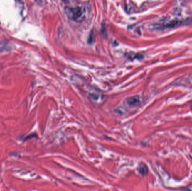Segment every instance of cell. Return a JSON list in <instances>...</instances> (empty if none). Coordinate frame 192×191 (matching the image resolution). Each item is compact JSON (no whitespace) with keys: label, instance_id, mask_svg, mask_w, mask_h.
Returning <instances> with one entry per match:
<instances>
[{"label":"cell","instance_id":"obj_2","mask_svg":"<svg viewBox=\"0 0 192 191\" xmlns=\"http://www.w3.org/2000/svg\"><path fill=\"white\" fill-rule=\"evenodd\" d=\"M184 23L187 24H189L188 21H182L179 20H173L169 23H167L164 26V28H173L175 27H177L179 26L183 25L184 24Z\"/></svg>","mask_w":192,"mask_h":191},{"label":"cell","instance_id":"obj_3","mask_svg":"<svg viewBox=\"0 0 192 191\" xmlns=\"http://www.w3.org/2000/svg\"><path fill=\"white\" fill-rule=\"evenodd\" d=\"M127 102L129 106L135 107L140 103V99L138 96H134L133 97L129 98Z\"/></svg>","mask_w":192,"mask_h":191},{"label":"cell","instance_id":"obj_1","mask_svg":"<svg viewBox=\"0 0 192 191\" xmlns=\"http://www.w3.org/2000/svg\"><path fill=\"white\" fill-rule=\"evenodd\" d=\"M65 13L70 19L75 21L82 20L84 15L83 9L80 7H66L65 8Z\"/></svg>","mask_w":192,"mask_h":191},{"label":"cell","instance_id":"obj_4","mask_svg":"<svg viewBox=\"0 0 192 191\" xmlns=\"http://www.w3.org/2000/svg\"><path fill=\"white\" fill-rule=\"evenodd\" d=\"M138 171L142 175H145L148 172V168L147 166L144 164H141L138 166Z\"/></svg>","mask_w":192,"mask_h":191}]
</instances>
